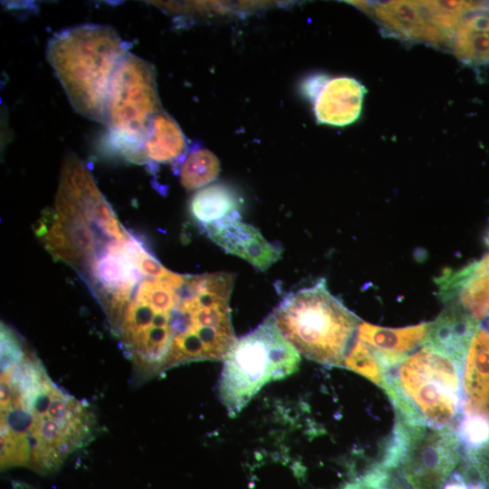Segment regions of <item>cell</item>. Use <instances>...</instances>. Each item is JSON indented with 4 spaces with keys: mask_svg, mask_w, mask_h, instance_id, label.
Listing matches in <instances>:
<instances>
[{
    "mask_svg": "<svg viewBox=\"0 0 489 489\" xmlns=\"http://www.w3.org/2000/svg\"><path fill=\"white\" fill-rule=\"evenodd\" d=\"M343 367L367 378L383 388L384 368L371 350L356 337L346 354Z\"/></svg>",
    "mask_w": 489,
    "mask_h": 489,
    "instance_id": "21",
    "label": "cell"
},
{
    "mask_svg": "<svg viewBox=\"0 0 489 489\" xmlns=\"http://www.w3.org/2000/svg\"><path fill=\"white\" fill-rule=\"evenodd\" d=\"M462 411L489 415V330L476 331L462 373ZM461 411V412H462Z\"/></svg>",
    "mask_w": 489,
    "mask_h": 489,
    "instance_id": "14",
    "label": "cell"
},
{
    "mask_svg": "<svg viewBox=\"0 0 489 489\" xmlns=\"http://www.w3.org/2000/svg\"><path fill=\"white\" fill-rule=\"evenodd\" d=\"M485 242L489 245V232H488V234H487V235L485 237Z\"/></svg>",
    "mask_w": 489,
    "mask_h": 489,
    "instance_id": "23",
    "label": "cell"
},
{
    "mask_svg": "<svg viewBox=\"0 0 489 489\" xmlns=\"http://www.w3.org/2000/svg\"><path fill=\"white\" fill-rule=\"evenodd\" d=\"M302 90L313 103L316 120L336 127L347 126L358 120L366 92L358 80L348 76L315 75L303 82Z\"/></svg>",
    "mask_w": 489,
    "mask_h": 489,
    "instance_id": "10",
    "label": "cell"
},
{
    "mask_svg": "<svg viewBox=\"0 0 489 489\" xmlns=\"http://www.w3.org/2000/svg\"><path fill=\"white\" fill-rule=\"evenodd\" d=\"M454 430L460 458L489 459V415L462 411Z\"/></svg>",
    "mask_w": 489,
    "mask_h": 489,
    "instance_id": "19",
    "label": "cell"
},
{
    "mask_svg": "<svg viewBox=\"0 0 489 489\" xmlns=\"http://www.w3.org/2000/svg\"><path fill=\"white\" fill-rule=\"evenodd\" d=\"M0 407L2 469L53 472L93 438L97 427L91 405L59 388L25 346L1 361Z\"/></svg>",
    "mask_w": 489,
    "mask_h": 489,
    "instance_id": "1",
    "label": "cell"
},
{
    "mask_svg": "<svg viewBox=\"0 0 489 489\" xmlns=\"http://www.w3.org/2000/svg\"><path fill=\"white\" fill-rule=\"evenodd\" d=\"M353 3L371 13L384 30L400 39L440 44L451 38L435 24L426 1Z\"/></svg>",
    "mask_w": 489,
    "mask_h": 489,
    "instance_id": "11",
    "label": "cell"
},
{
    "mask_svg": "<svg viewBox=\"0 0 489 489\" xmlns=\"http://www.w3.org/2000/svg\"><path fill=\"white\" fill-rule=\"evenodd\" d=\"M183 276L166 268L146 275L111 328L140 379L165 371Z\"/></svg>",
    "mask_w": 489,
    "mask_h": 489,
    "instance_id": "5",
    "label": "cell"
},
{
    "mask_svg": "<svg viewBox=\"0 0 489 489\" xmlns=\"http://www.w3.org/2000/svg\"><path fill=\"white\" fill-rule=\"evenodd\" d=\"M127 52L112 27L85 24L54 34L46 56L74 110L104 123L110 80Z\"/></svg>",
    "mask_w": 489,
    "mask_h": 489,
    "instance_id": "3",
    "label": "cell"
},
{
    "mask_svg": "<svg viewBox=\"0 0 489 489\" xmlns=\"http://www.w3.org/2000/svg\"><path fill=\"white\" fill-rule=\"evenodd\" d=\"M204 230L225 252L245 260L260 271L267 270L282 256L278 244L267 241L252 225L242 222L241 216L229 218Z\"/></svg>",
    "mask_w": 489,
    "mask_h": 489,
    "instance_id": "12",
    "label": "cell"
},
{
    "mask_svg": "<svg viewBox=\"0 0 489 489\" xmlns=\"http://www.w3.org/2000/svg\"><path fill=\"white\" fill-rule=\"evenodd\" d=\"M242 199L229 185L218 182L198 189L191 197L189 211L203 229L241 216Z\"/></svg>",
    "mask_w": 489,
    "mask_h": 489,
    "instance_id": "17",
    "label": "cell"
},
{
    "mask_svg": "<svg viewBox=\"0 0 489 489\" xmlns=\"http://www.w3.org/2000/svg\"><path fill=\"white\" fill-rule=\"evenodd\" d=\"M235 278L228 272L190 274L183 331L165 370L192 361L224 360L236 340L230 313Z\"/></svg>",
    "mask_w": 489,
    "mask_h": 489,
    "instance_id": "8",
    "label": "cell"
},
{
    "mask_svg": "<svg viewBox=\"0 0 489 489\" xmlns=\"http://www.w3.org/2000/svg\"><path fill=\"white\" fill-rule=\"evenodd\" d=\"M480 324L458 302L446 307L431 322L430 343L465 363L471 341Z\"/></svg>",
    "mask_w": 489,
    "mask_h": 489,
    "instance_id": "15",
    "label": "cell"
},
{
    "mask_svg": "<svg viewBox=\"0 0 489 489\" xmlns=\"http://www.w3.org/2000/svg\"><path fill=\"white\" fill-rule=\"evenodd\" d=\"M188 150L175 119L161 110L152 119L143 146L146 164L177 165Z\"/></svg>",
    "mask_w": 489,
    "mask_h": 489,
    "instance_id": "16",
    "label": "cell"
},
{
    "mask_svg": "<svg viewBox=\"0 0 489 489\" xmlns=\"http://www.w3.org/2000/svg\"><path fill=\"white\" fill-rule=\"evenodd\" d=\"M161 110L154 66L127 52L110 83L105 149L127 161L146 164L144 141L153 117Z\"/></svg>",
    "mask_w": 489,
    "mask_h": 489,
    "instance_id": "7",
    "label": "cell"
},
{
    "mask_svg": "<svg viewBox=\"0 0 489 489\" xmlns=\"http://www.w3.org/2000/svg\"><path fill=\"white\" fill-rule=\"evenodd\" d=\"M464 362L427 341L388 369L383 389L398 417L431 428H454L463 404Z\"/></svg>",
    "mask_w": 489,
    "mask_h": 489,
    "instance_id": "2",
    "label": "cell"
},
{
    "mask_svg": "<svg viewBox=\"0 0 489 489\" xmlns=\"http://www.w3.org/2000/svg\"><path fill=\"white\" fill-rule=\"evenodd\" d=\"M459 461L454 428H431L398 417L378 464L399 469L416 489H440Z\"/></svg>",
    "mask_w": 489,
    "mask_h": 489,
    "instance_id": "9",
    "label": "cell"
},
{
    "mask_svg": "<svg viewBox=\"0 0 489 489\" xmlns=\"http://www.w3.org/2000/svg\"><path fill=\"white\" fill-rule=\"evenodd\" d=\"M173 168L183 187L191 191L207 186L217 177L220 161L212 151L197 145L188 149Z\"/></svg>",
    "mask_w": 489,
    "mask_h": 489,
    "instance_id": "20",
    "label": "cell"
},
{
    "mask_svg": "<svg viewBox=\"0 0 489 489\" xmlns=\"http://www.w3.org/2000/svg\"><path fill=\"white\" fill-rule=\"evenodd\" d=\"M430 327L431 322H421L402 328H387L361 321L356 338L371 350L386 373L428 340Z\"/></svg>",
    "mask_w": 489,
    "mask_h": 489,
    "instance_id": "13",
    "label": "cell"
},
{
    "mask_svg": "<svg viewBox=\"0 0 489 489\" xmlns=\"http://www.w3.org/2000/svg\"><path fill=\"white\" fill-rule=\"evenodd\" d=\"M440 489H469L457 469H454L444 481Z\"/></svg>",
    "mask_w": 489,
    "mask_h": 489,
    "instance_id": "22",
    "label": "cell"
},
{
    "mask_svg": "<svg viewBox=\"0 0 489 489\" xmlns=\"http://www.w3.org/2000/svg\"><path fill=\"white\" fill-rule=\"evenodd\" d=\"M223 361L218 396L229 417H235L265 384L294 373L301 357L272 313L236 339Z\"/></svg>",
    "mask_w": 489,
    "mask_h": 489,
    "instance_id": "6",
    "label": "cell"
},
{
    "mask_svg": "<svg viewBox=\"0 0 489 489\" xmlns=\"http://www.w3.org/2000/svg\"><path fill=\"white\" fill-rule=\"evenodd\" d=\"M273 315L300 355L327 367H343L349 344L361 322L330 292L324 279L287 293Z\"/></svg>",
    "mask_w": 489,
    "mask_h": 489,
    "instance_id": "4",
    "label": "cell"
},
{
    "mask_svg": "<svg viewBox=\"0 0 489 489\" xmlns=\"http://www.w3.org/2000/svg\"><path fill=\"white\" fill-rule=\"evenodd\" d=\"M454 51L470 64H489V4L465 16L455 31Z\"/></svg>",
    "mask_w": 489,
    "mask_h": 489,
    "instance_id": "18",
    "label": "cell"
}]
</instances>
